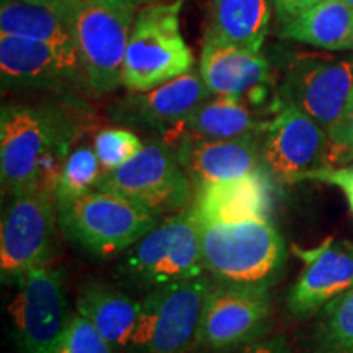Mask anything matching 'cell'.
Returning <instances> with one entry per match:
<instances>
[{
	"label": "cell",
	"mask_w": 353,
	"mask_h": 353,
	"mask_svg": "<svg viewBox=\"0 0 353 353\" xmlns=\"http://www.w3.org/2000/svg\"><path fill=\"white\" fill-rule=\"evenodd\" d=\"M210 97L200 70L192 69L148 92H130L110 108L113 121L162 131L172 138L190 113Z\"/></svg>",
	"instance_id": "cell-16"
},
{
	"label": "cell",
	"mask_w": 353,
	"mask_h": 353,
	"mask_svg": "<svg viewBox=\"0 0 353 353\" xmlns=\"http://www.w3.org/2000/svg\"><path fill=\"white\" fill-rule=\"evenodd\" d=\"M138 3L131 0H79L72 38L85 76L95 94L121 85L123 63Z\"/></svg>",
	"instance_id": "cell-6"
},
{
	"label": "cell",
	"mask_w": 353,
	"mask_h": 353,
	"mask_svg": "<svg viewBox=\"0 0 353 353\" xmlns=\"http://www.w3.org/2000/svg\"><path fill=\"white\" fill-rule=\"evenodd\" d=\"M57 208L54 193L41 188L10 196L0 231V278L17 285L37 268L51 265Z\"/></svg>",
	"instance_id": "cell-8"
},
{
	"label": "cell",
	"mask_w": 353,
	"mask_h": 353,
	"mask_svg": "<svg viewBox=\"0 0 353 353\" xmlns=\"http://www.w3.org/2000/svg\"><path fill=\"white\" fill-rule=\"evenodd\" d=\"M15 286L8 314L19 352L54 353L72 314L64 268L52 265L37 268Z\"/></svg>",
	"instance_id": "cell-11"
},
{
	"label": "cell",
	"mask_w": 353,
	"mask_h": 353,
	"mask_svg": "<svg viewBox=\"0 0 353 353\" xmlns=\"http://www.w3.org/2000/svg\"><path fill=\"white\" fill-rule=\"evenodd\" d=\"M343 2H345L347 6H350L353 8V0H343Z\"/></svg>",
	"instance_id": "cell-34"
},
{
	"label": "cell",
	"mask_w": 353,
	"mask_h": 353,
	"mask_svg": "<svg viewBox=\"0 0 353 353\" xmlns=\"http://www.w3.org/2000/svg\"><path fill=\"white\" fill-rule=\"evenodd\" d=\"M272 316V296L265 286L213 283L196 337V350L228 353L262 339Z\"/></svg>",
	"instance_id": "cell-12"
},
{
	"label": "cell",
	"mask_w": 353,
	"mask_h": 353,
	"mask_svg": "<svg viewBox=\"0 0 353 353\" xmlns=\"http://www.w3.org/2000/svg\"><path fill=\"white\" fill-rule=\"evenodd\" d=\"M322 0H275V10L281 23H288L299 13L306 12L307 8L317 6Z\"/></svg>",
	"instance_id": "cell-31"
},
{
	"label": "cell",
	"mask_w": 353,
	"mask_h": 353,
	"mask_svg": "<svg viewBox=\"0 0 353 353\" xmlns=\"http://www.w3.org/2000/svg\"><path fill=\"white\" fill-rule=\"evenodd\" d=\"M293 249L303 268L291 286L286 307L296 319H307L353 288V242L329 237L311 249Z\"/></svg>",
	"instance_id": "cell-15"
},
{
	"label": "cell",
	"mask_w": 353,
	"mask_h": 353,
	"mask_svg": "<svg viewBox=\"0 0 353 353\" xmlns=\"http://www.w3.org/2000/svg\"><path fill=\"white\" fill-rule=\"evenodd\" d=\"M332 144L324 128L309 114L280 107L262 136V164L280 182H304L312 172L332 167Z\"/></svg>",
	"instance_id": "cell-13"
},
{
	"label": "cell",
	"mask_w": 353,
	"mask_h": 353,
	"mask_svg": "<svg viewBox=\"0 0 353 353\" xmlns=\"http://www.w3.org/2000/svg\"><path fill=\"white\" fill-rule=\"evenodd\" d=\"M81 126L72 112L51 105H3L0 175L3 193L33 188L54 193Z\"/></svg>",
	"instance_id": "cell-1"
},
{
	"label": "cell",
	"mask_w": 353,
	"mask_h": 353,
	"mask_svg": "<svg viewBox=\"0 0 353 353\" xmlns=\"http://www.w3.org/2000/svg\"><path fill=\"white\" fill-rule=\"evenodd\" d=\"M131 2L138 3V6H141V3H144V6H148V3H154V2H164V0H131Z\"/></svg>",
	"instance_id": "cell-33"
},
{
	"label": "cell",
	"mask_w": 353,
	"mask_h": 353,
	"mask_svg": "<svg viewBox=\"0 0 353 353\" xmlns=\"http://www.w3.org/2000/svg\"><path fill=\"white\" fill-rule=\"evenodd\" d=\"M192 208L201 221L270 218L272 185L267 170L226 182L200 185Z\"/></svg>",
	"instance_id": "cell-19"
},
{
	"label": "cell",
	"mask_w": 353,
	"mask_h": 353,
	"mask_svg": "<svg viewBox=\"0 0 353 353\" xmlns=\"http://www.w3.org/2000/svg\"><path fill=\"white\" fill-rule=\"evenodd\" d=\"M56 208L64 236L95 257L125 254L161 223L134 203L101 190L56 203Z\"/></svg>",
	"instance_id": "cell-5"
},
{
	"label": "cell",
	"mask_w": 353,
	"mask_h": 353,
	"mask_svg": "<svg viewBox=\"0 0 353 353\" xmlns=\"http://www.w3.org/2000/svg\"><path fill=\"white\" fill-rule=\"evenodd\" d=\"M79 0H0V34L54 44H74Z\"/></svg>",
	"instance_id": "cell-22"
},
{
	"label": "cell",
	"mask_w": 353,
	"mask_h": 353,
	"mask_svg": "<svg viewBox=\"0 0 353 353\" xmlns=\"http://www.w3.org/2000/svg\"><path fill=\"white\" fill-rule=\"evenodd\" d=\"M175 154L185 174L196 187L241 179L265 169L262 164V136L237 139L183 136L179 141Z\"/></svg>",
	"instance_id": "cell-18"
},
{
	"label": "cell",
	"mask_w": 353,
	"mask_h": 353,
	"mask_svg": "<svg viewBox=\"0 0 353 353\" xmlns=\"http://www.w3.org/2000/svg\"><path fill=\"white\" fill-rule=\"evenodd\" d=\"M200 74L214 97L245 99L263 108L270 94V64L260 52L205 39Z\"/></svg>",
	"instance_id": "cell-17"
},
{
	"label": "cell",
	"mask_w": 353,
	"mask_h": 353,
	"mask_svg": "<svg viewBox=\"0 0 353 353\" xmlns=\"http://www.w3.org/2000/svg\"><path fill=\"white\" fill-rule=\"evenodd\" d=\"M54 353H121L94 325L74 311L64 332L61 334Z\"/></svg>",
	"instance_id": "cell-28"
},
{
	"label": "cell",
	"mask_w": 353,
	"mask_h": 353,
	"mask_svg": "<svg viewBox=\"0 0 353 353\" xmlns=\"http://www.w3.org/2000/svg\"><path fill=\"white\" fill-rule=\"evenodd\" d=\"M3 90L64 88L85 81L76 44H54L0 34Z\"/></svg>",
	"instance_id": "cell-14"
},
{
	"label": "cell",
	"mask_w": 353,
	"mask_h": 353,
	"mask_svg": "<svg viewBox=\"0 0 353 353\" xmlns=\"http://www.w3.org/2000/svg\"><path fill=\"white\" fill-rule=\"evenodd\" d=\"M242 353H293L281 335H275L270 339H260V341L244 347Z\"/></svg>",
	"instance_id": "cell-32"
},
{
	"label": "cell",
	"mask_w": 353,
	"mask_h": 353,
	"mask_svg": "<svg viewBox=\"0 0 353 353\" xmlns=\"http://www.w3.org/2000/svg\"><path fill=\"white\" fill-rule=\"evenodd\" d=\"M273 113L263 110L245 99L214 97L206 99L188 114L179 126L172 139L179 143L183 136L203 139H237L247 136H263L270 120L265 114ZM275 114V113H273Z\"/></svg>",
	"instance_id": "cell-20"
},
{
	"label": "cell",
	"mask_w": 353,
	"mask_h": 353,
	"mask_svg": "<svg viewBox=\"0 0 353 353\" xmlns=\"http://www.w3.org/2000/svg\"><path fill=\"white\" fill-rule=\"evenodd\" d=\"M141 299L105 281H88L79 288L76 312L90 322L114 348L126 353L132 342Z\"/></svg>",
	"instance_id": "cell-21"
},
{
	"label": "cell",
	"mask_w": 353,
	"mask_h": 353,
	"mask_svg": "<svg viewBox=\"0 0 353 353\" xmlns=\"http://www.w3.org/2000/svg\"><path fill=\"white\" fill-rule=\"evenodd\" d=\"M353 92V52H299L285 70L278 90L280 107H294L332 134Z\"/></svg>",
	"instance_id": "cell-10"
},
{
	"label": "cell",
	"mask_w": 353,
	"mask_h": 353,
	"mask_svg": "<svg viewBox=\"0 0 353 353\" xmlns=\"http://www.w3.org/2000/svg\"><path fill=\"white\" fill-rule=\"evenodd\" d=\"M304 180H316L337 187L345 195L348 206H350L353 213V164L345 167H327V169H321L306 175Z\"/></svg>",
	"instance_id": "cell-29"
},
{
	"label": "cell",
	"mask_w": 353,
	"mask_h": 353,
	"mask_svg": "<svg viewBox=\"0 0 353 353\" xmlns=\"http://www.w3.org/2000/svg\"><path fill=\"white\" fill-rule=\"evenodd\" d=\"M97 190L121 196L149 213L164 218L187 208L190 179L167 144L148 143L121 165L103 172Z\"/></svg>",
	"instance_id": "cell-9"
},
{
	"label": "cell",
	"mask_w": 353,
	"mask_h": 353,
	"mask_svg": "<svg viewBox=\"0 0 353 353\" xmlns=\"http://www.w3.org/2000/svg\"><path fill=\"white\" fill-rule=\"evenodd\" d=\"M214 280L203 275L149 290L126 353H188L196 345L203 309Z\"/></svg>",
	"instance_id": "cell-7"
},
{
	"label": "cell",
	"mask_w": 353,
	"mask_h": 353,
	"mask_svg": "<svg viewBox=\"0 0 353 353\" xmlns=\"http://www.w3.org/2000/svg\"><path fill=\"white\" fill-rule=\"evenodd\" d=\"M280 34L319 50H352L353 8L343 0H322L285 23Z\"/></svg>",
	"instance_id": "cell-24"
},
{
	"label": "cell",
	"mask_w": 353,
	"mask_h": 353,
	"mask_svg": "<svg viewBox=\"0 0 353 353\" xmlns=\"http://www.w3.org/2000/svg\"><path fill=\"white\" fill-rule=\"evenodd\" d=\"M200 224L203 263L216 283L265 288L275 283L286 262V244L270 218L200 219Z\"/></svg>",
	"instance_id": "cell-2"
},
{
	"label": "cell",
	"mask_w": 353,
	"mask_h": 353,
	"mask_svg": "<svg viewBox=\"0 0 353 353\" xmlns=\"http://www.w3.org/2000/svg\"><path fill=\"white\" fill-rule=\"evenodd\" d=\"M330 139H332L334 145L353 151V92L347 101L341 121L330 134Z\"/></svg>",
	"instance_id": "cell-30"
},
{
	"label": "cell",
	"mask_w": 353,
	"mask_h": 353,
	"mask_svg": "<svg viewBox=\"0 0 353 353\" xmlns=\"http://www.w3.org/2000/svg\"><path fill=\"white\" fill-rule=\"evenodd\" d=\"M183 0L141 7L128 41L121 85L148 92L193 69V52L180 30Z\"/></svg>",
	"instance_id": "cell-3"
},
{
	"label": "cell",
	"mask_w": 353,
	"mask_h": 353,
	"mask_svg": "<svg viewBox=\"0 0 353 353\" xmlns=\"http://www.w3.org/2000/svg\"><path fill=\"white\" fill-rule=\"evenodd\" d=\"M352 50H353V43H352Z\"/></svg>",
	"instance_id": "cell-35"
},
{
	"label": "cell",
	"mask_w": 353,
	"mask_h": 353,
	"mask_svg": "<svg viewBox=\"0 0 353 353\" xmlns=\"http://www.w3.org/2000/svg\"><path fill=\"white\" fill-rule=\"evenodd\" d=\"M101 175H103V169L94 149L83 145L72 151L65 161L59 182H57L54 192L56 203L74 200V198L94 192Z\"/></svg>",
	"instance_id": "cell-26"
},
{
	"label": "cell",
	"mask_w": 353,
	"mask_h": 353,
	"mask_svg": "<svg viewBox=\"0 0 353 353\" xmlns=\"http://www.w3.org/2000/svg\"><path fill=\"white\" fill-rule=\"evenodd\" d=\"M118 275L148 291L206 275L201 224L192 206L165 216L128 249L118 263Z\"/></svg>",
	"instance_id": "cell-4"
},
{
	"label": "cell",
	"mask_w": 353,
	"mask_h": 353,
	"mask_svg": "<svg viewBox=\"0 0 353 353\" xmlns=\"http://www.w3.org/2000/svg\"><path fill=\"white\" fill-rule=\"evenodd\" d=\"M270 25V0H211L206 39L260 52Z\"/></svg>",
	"instance_id": "cell-23"
},
{
	"label": "cell",
	"mask_w": 353,
	"mask_h": 353,
	"mask_svg": "<svg viewBox=\"0 0 353 353\" xmlns=\"http://www.w3.org/2000/svg\"><path fill=\"white\" fill-rule=\"evenodd\" d=\"M311 353H353V288L317 312Z\"/></svg>",
	"instance_id": "cell-25"
},
{
	"label": "cell",
	"mask_w": 353,
	"mask_h": 353,
	"mask_svg": "<svg viewBox=\"0 0 353 353\" xmlns=\"http://www.w3.org/2000/svg\"><path fill=\"white\" fill-rule=\"evenodd\" d=\"M144 148L138 134L125 128H103L97 132L94 151L103 172L120 169Z\"/></svg>",
	"instance_id": "cell-27"
}]
</instances>
